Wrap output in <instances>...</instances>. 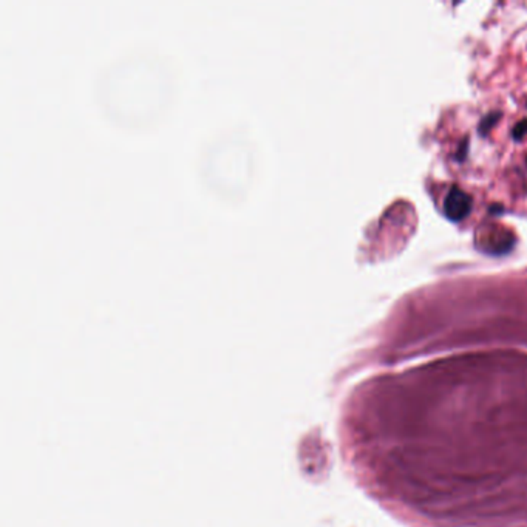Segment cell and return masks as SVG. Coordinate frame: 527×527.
I'll use <instances>...</instances> for the list:
<instances>
[{
  "mask_svg": "<svg viewBox=\"0 0 527 527\" xmlns=\"http://www.w3.org/2000/svg\"><path fill=\"white\" fill-rule=\"evenodd\" d=\"M471 198L470 195L459 187H452L444 200V213L452 222H461L470 213Z\"/></svg>",
  "mask_w": 527,
  "mask_h": 527,
  "instance_id": "obj_1",
  "label": "cell"
},
{
  "mask_svg": "<svg viewBox=\"0 0 527 527\" xmlns=\"http://www.w3.org/2000/svg\"><path fill=\"white\" fill-rule=\"evenodd\" d=\"M526 133H527V119H523L521 122H518L517 127L513 128L512 134H513L515 139H521Z\"/></svg>",
  "mask_w": 527,
  "mask_h": 527,
  "instance_id": "obj_2",
  "label": "cell"
}]
</instances>
